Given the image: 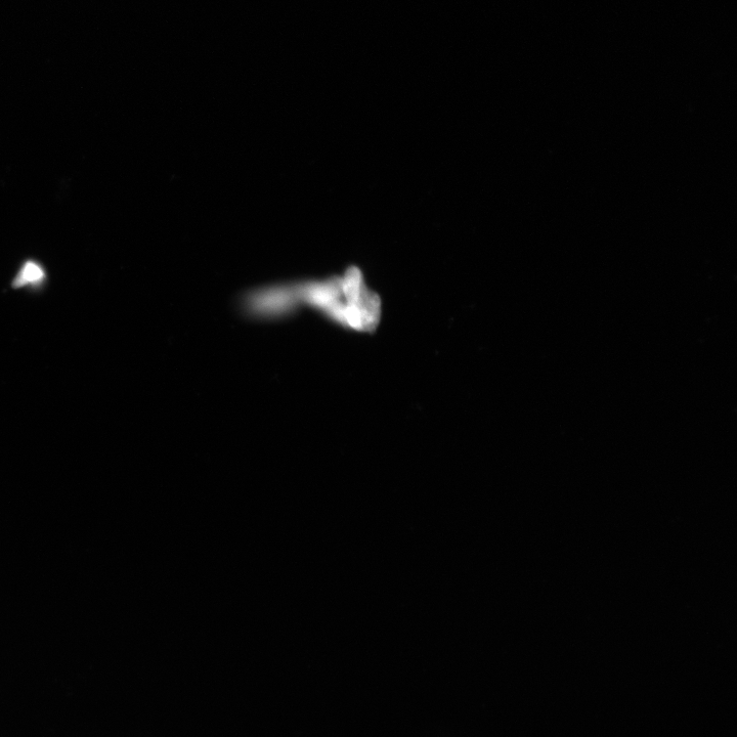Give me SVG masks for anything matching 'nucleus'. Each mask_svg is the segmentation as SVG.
Masks as SVG:
<instances>
[{
	"label": "nucleus",
	"mask_w": 737,
	"mask_h": 737,
	"mask_svg": "<svg viewBox=\"0 0 737 737\" xmlns=\"http://www.w3.org/2000/svg\"><path fill=\"white\" fill-rule=\"evenodd\" d=\"M281 296L289 298L283 303L285 309L294 307L296 302L305 303L343 326L359 331L374 330L380 319L379 298L354 270L343 278L302 285Z\"/></svg>",
	"instance_id": "f257e3e1"
},
{
	"label": "nucleus",
	"mask_w": 737,
	"mask_h": 737,
	"mask_svg": "<svg viewBox=\"0 0 737 737\" xmlns=\"http://www.w3.org/2000/svg\"><path fill=\"white\" fill-rule=\"evenodd\" d=\"M43 270L36 263H26L17 276L14 286L19 288L29 284H36L43 279Z\"/></svg>",
	"instance_id": "f03ea898"
}]
</instances>
